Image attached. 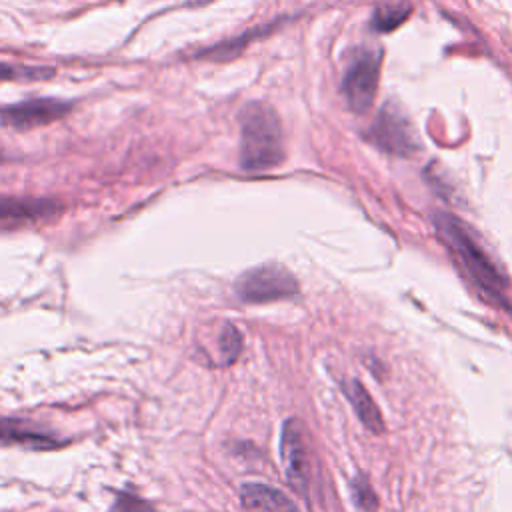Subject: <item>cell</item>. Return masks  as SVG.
I'll list each match as a JSON object with an SVG mask.
<instances>
[{"label": "cell", "mask_w": 512, "mask_h": 512, "mask_svg": "<svg viewBox=\"0 0 512 512\" xmlns=\"http://www.w3.org/2000/svg\"><path fill=\"white\" fill-rule=\"evenodd\" d=\"M284 158L282 126L272 106L248 104L240 114V166L248 172H264Z\"/></svg>", "instance_id": "obj_1"}, {"label": "cell", "mask_w": 512, "mask_h": 512, "mask_svg": "<svg viewBox=\"0 0 512 512\" xmlns=\"http://www.w3.org/2000/svg\"><path fill=\"white\" fill-rule=\"evenodd\" d=\"M432 220L438 230V236L450 248L466 276L482 292L490 294L492 298H500L504 292V278L492 264L488 254L482 250V246L476 242L472 230L448 212H436Z\"/></svg>", "instance_id": "obj_2"}, {"label": "cell", "mask_w": 512, "mask_h": 512, "mask_svg": "<svg viewBox=\"0 0 512 512\" xmlns=\"http://www.w3.org/2000/svg\"><path fill=\"white\" fill-rule=\"evenodd\" d=\"M380 62L382 54L372 48H360L350 58L342 76V92L354 112H366L372 106L378 90Z\"/></svg>", "instance_id": "obj_3"}, {"label": "cell", "mask_w": 512, "mask_h": 512, "mask_svg": "<svg viewBox=\"0 0 512 512\" xmlns=\"http://www.w3.org/2000/svg\"><path fill=\"white\" fill-rule=\"evenodd\" d=\"M298 292L296 278L280 264H262L244 272L236 282V294L242 302L262 304L290 298Z\"/></svg>", "instance_id": "obj_4"}, {"label": "cell", "mask_w": 512, "mask_h": 512, "mask_svg": "<svg viewBox=\"0 0 512 512\" xmlns=\"http://www.w3.org/2000/svg\"><path fill=\"white\" fill-rule=\"evenodd\" d=\"M368 138L380 150L394 156H412L420 144L408 116L394 104H386L374 118Z\"/></svg>", "instance_id": "obj_5"}, {"label": "cell", "mask_w": 512, "mask_h": 512, "mask_svg": "<svg viewBox=\"0 0 512 512\" xmlns=\"http://www.w3.org/2000/svg\"><path fill=\"white\" fill-rule=\"evenodd\" d=\"M70 108L72 102L60 98H28L16 104L0 106V124L14 130L36 128L66 116Z\"/></svg>", "instance_id": "obj_6"}, {"label": "cell", "mask_w": 512, "mask_h": 512, "mask_svg": "<svg viewBox=\"0 0 512 512\" xmlns=\"http://www.w3.org/2000/svg\"><path fill=\"white\" fill-rule=\"evenodd\" d=\"M280 458L288 482L300 492L306 494L310 482V458L308 448L302 436V428L296 420H286L280 434Z\"/></svg>", "instance_id": "obj_7"}, {"label": "cell", "mask_w": 512, "mask_h": 512, "mask_svg": "<svg viewBox=\"0 0 512 512\" xmlns=\"http://www.w3.org/2000/svg\"><path fill=\"white\" fill-rule=\"evenodd\" d=\"M244 512H298L296 504L280 490L266 484H244L240 490Z\"/></svg>", "instance_id": "obj_8"}, {"label": "cell", "mask_w": 512, "mask_h": 512, "mask_svg": "<svg viewBox=\"0 0 512 512\" xmlns=\"http://www.w3.org/2000/svg\"><path fill=\"white\" fill-rule=\"evenodd\" d=\"M342 390L348 398V402L352 404L356 416L362 420V424L372 430V432H382L384 430V420L382 414L376 406V402L370 398V394L366 392V388L358 382V380H346L342 384Z\"/></svg>", "instance_id": "obj_9"}, {"label": "cell", "mask_w": 512, "mask_h": 512, "mask_svg": "<svg viewBox=\"0 0 512 512\" xmlns=\"http://www.w3.org/2000/svg\"><path fill=\"white\" fill-rule=\"evenodd\" d=\"M0 442L24 444L28 448H52V446H56L54 438H50L48 434L28 430L24 424L12 422V420H0Z\"/></svg>", "instance_id": "obj_10"}, {"label": "cell", "mask_w": 512, "mask_h": 512, "mask_svg": "<svg viewBox=\"0 0 512 512\" xmlns=\"http://www.w3.org/2000/svg\"><path fill=\"white\" fill-rule=\"evenodd\" d=\"M56 210L48 200H28V198H0V218H42Z\"/></svg>", "instance_id": "obj_11"}, {"label": "cell", "mask_w": 512, "mask_h": 512, "mask_svg": "<svg viewBox=\"0 0 512 512\" xmlns=\"http://www.w3.org/2000/svg\"><path fill=\"white\" fill-rule=\"evenodd\" d=\"M412 12V6L406 2H392V4H382L374 10L370 26L376 32H392L398 28Z\"/></svg>", "instance_id": "obj_12"}, {"label": "cell", "mask_w": 512, "mask_h": 512, "mask_svg": "<svg viewBox=\"0 0 512 512\" xmlns=\"http://www.w3.org/2000/svg\"><path fill=\"white\" fill-rule=\"evenodd\" d=\"M54 72L42 66H22V64H8L0 62V82L4 80H46Z\"/></svg>", "instance_id": "obj_13"}, {"label": "cell", "mask_w": 512, "mask_h": 512, "mask_svg": "<svg viewBox=\"0 0 512 512\" xmlns=\"http://www.w3.org/2000/svg\"><path fill=\"white\" fill-rule=\"evenodd\" d=\"M218 350H220V362L230 364L236 360V356L242 350V336L234 326H224L218 338Z\"/></svg>", "instance_id": "obj_14"}, {"label": "cell", "mask_w": 512, "mask_h": 512, "mask_svg": "<svg viewBox=\"0 0 512 512\" xmlns=\"http://www.w3.org/2000/svg\"><path fill=\"white\" fill-rule=\"evenodd\" d=\"M352 496H354V502L366 510V512H374L376 510V496L370 488V484L366 482L364 476H356V480L352 482Z\"/></svg>", "instance_id": "obj_15"}, {"label": "cell", "mask_w": 512, "mask_h": 512, "mask_svg": "<svg viewBox=\"0 0 512 512\" xmlns=\"http://www.w3.org/2000/svg\"><path fill=\"white\" fill-rule=\"evenodd\" d=\"M112 512H150V508L146 506V502L134 498L132 494H122L116 500Z\"/></svg>", "instance_id": "obj_16"}, {"label": "cell", "mask_w": 512, "mask_h": 512, "mask_svg": "<svg viewBox=\"0 0 512 512\" xmlns=\"http://www.w3.org/2000/svg\"><path fill=\"white\" fill-rule=\"evenodd\" d=\"M204 2H208V0H204Z\"/></svg>", "instance_id": "obj_17"}]
</instances>
